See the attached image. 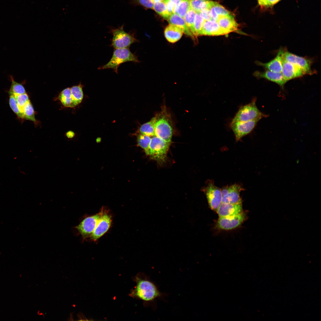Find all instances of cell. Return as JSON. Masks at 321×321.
<instances>
[{"instance_id":"1","label":"cell","mask_w":321,"mask_h":321,"mask_svg":"<svg viewBox=\"0 0 321 321\" xmlns=\"http://www.w3.org/2000/svg\"><path fill=\"white\" fill-rule=\"evenodd\" d=\"M155 136L171 143L173 128L171 117L164 107L155 117Z\"/></svg>"},{"instance_id":"2","label":"cell","mask_w":321,"mask_h":321,"mask_svg":"<svg viewBox=\"0 0 321 321\" xmlns=\"http://www.w3.org/2000/svg\"><path fill=\"white\" fill-rule=\"evenodd\" d=\"M114 49L109 61L105 64L99 67L98 69H111L118 73V68L122 64L127 62L135 63L140 62L137 56L131 52L129 48Z\"/></svg>"},{"instance_id":"3","label":"cell","mask_w":321,"mask_h":321,"mask_svg":"<svg viewBox=\"0 0 321 321\" xmlns=\"http://www.w3.org/2000/svg\"><path fill=\"white\" fill-rule=\"evenodd\" d=\"M137 284L133 294L145 301H151L161 297L162 293L156 286L147 279L136 278Z\"/></svg>"},{"instance_id":"4","label":"cell","mask_w":321,"mask_h":321,"mask_svg":"<svg viewBox=\"0 0 321 321\" xmlns=\"http://www.w3.org/2000/svg\"><path fill=\"white\" fill-rule=\"evenodd\" d=\"M124 26L123 25L110 29L109 32L113 35L110 46L114 48H129L131 44L139 42L133 33L125 31Z\"/></svg>"},{"instance_id":"5","label":"cell","mask_w":321,"mask_h":321,"mask_svg":"<svg viewBox=\"0 0 321 321\" xmlns=\"http://www.w3.org/2000/svg\"><path fill=\"white\" fill-rule=\"evenodd\" d=\"M151 138L148 149V155L160 164L164 163L171 143L155 136Z\"/></svg>"},{"instance_id":"6","label":"cell","mask_w":321,"mask_h":321,"mask_svg":"<svg viewBox=\"0 0 321 321\" xmlns=\"http://www.w3.org/2000/svg\"><path fill=\"white\" fill-rule=\"evenodd\" d=\"M255 98L249 103L241 107L231 122H245L256 119H261L266 117L258 108L256 105Z\"/></svg>"},{"instance_id":"7","label":"cell","mask_w":321,"mask_h":321,"mask_svg":"<svg viewBox=\"0 0 321 321\" xmlns=\"http://www.w3.org/2000/svg\"><path fill=\"white\" fill-rule=\"evenodd\" d=\"M104 210L103 207H102L99 212L94 215L86 217L75 227L76 229L84 239L90 237Z\"/></svg>"},{"instance_id":"8","label":"cell","mask_w":321,"mask_h":321,"mask_svg":"<svg viewBox=\"0 0 321 321\" xmlns=\"http://www.w3.org/2000/svg\"><path fill=\"white\" fill-rule=\"evenodd\" d=\"M260 119H256L245 122H231L230 127L235 136L237 141L251 133Z\"/></svg>"},{"instance_id":"9","label":"cell","mask_w":321,"mask_h":321,"mask_svg":"<svg viewBox=\"0 0 321 321\" xmlns=\"http://www.w3.org/2000/svg\"><path fill=\"white\" fill-rule=\"evenodd\" d=\"M282 58L299 67L306 75L314 73L311 68V59L297 55L286 50L283 55Z\"/></svg>"},{"instance_id":"10","label":"cell","mask_w":321,"mask_h":321,"mask_svg":"<svg viewBox=\"0 0 321 321\" xmlns=\"http://www.w3.org/2000/svg\"><path fill=\"white\" fill-rule=\"evenodd\" d=\"M112 222L111 216L105 210L100 216L90 238L94 241L103 235L110 228Z\"/></svg>"},{"instance_id":"11","label":"cell","mask_w":321,"mask_h":321,"mask_svg":"<svg viewBox=\"0 0 321 321\" xmlns=\"http://www.w3.org/2000/svg\"><path fill=\"white\" fill-rule=\"evenodd\" d=\"M242 190V188L236 184L224 188L221 190L222 202L232 204L242 203L240 193Z\"/></svg>"},{"instance_id":"12","label":"cell","mask_w":321,"mask_h":321,"mask_svg":"<svg viewBox=\"0 0 321 321\" xmlns=\"http://www.w3.org/2000/svg\"><path fill=\"white\" fill-rule=\"evenodd\" d=\"M245 218V214L242 212L235 215L219 217L217 222V226L222 229H232L240 225L244 220Z\"/></svg>"},{"instance_id":"13","label":"cell","mask_w":321,"mask_h":321,"mask_svg":"<svg viewBox=\"0 0 321 321\" xmlns=\"http://www.w3.org/2000/svg\"><path fill=\"white\" fill-rule=\"evenodd\" d=\"M205 193L210 207L217 211L222 202L221 190L211 183L206 188Z\"/></svg>"},{"instance_id":"14","label":"cell","mask_w":321,"mask_h":321,"mask_svg":"<svg viewBox=\"0 0 321 321\" xmlns=\"http://www.w3.org/2000/svg\"><path fill=\"white\" fill-rule=\"evenodd\" d=\"M281 73L287 82L306 75L299 67L283 58Z\"/></svg>"},{"instance_id":"15","label":"cell","mask_w":321,"mask_h":321,"mask_svg":"<svg viewBox=\"0 0 321 321\" xmlns=\"http://www.w3.org/2000/svg\"><path fill=\"white\" fill-rule=\"evenodd\" d=\"M228 34L221 27L217 21L212 20L204 21L200 35L218 36Z\"/></svg>"},{"instance_id":"16","label":"cell","mask_w":321,"mask_h":321,"mask_svg":"<svg viewBox=\"0 0 321 321\" xmlns=\"http://www.w3.org/2000/svg\"><path fill=\"white\" fill-rule=\"evenodd\" d=\"M285 50L280 48L276 57L269 62L263 63L256 62L257 65L262 66L267 70L276 73H281L282 69V56Z\"/></svg>"},{"instance_id":"17","label":"cell","mask_w":321,"mask_h":321,"mask_svg":"<svg viewBox=\"0 0 321 321\" xmlns=\"http://www.w3.org/2000/svg\"><path fill=\"white\" fill-rule=\"evenodd\" d=\"M242 203L235 204L222 202L217 210L219 217L233 215L242 212Z\"/></svg>"},{"instance_id":"18","label":"cell","mask_w":321,"mask_h":321,"mask_svg":"<svg viewBox=\"0 0 321 321\" xmlns=\"http://www.w3.org/2000/svg\"><path fill=\"white\" fill-rule=\"evenodd\" d=\"M254 75L257 77L264 78L269 81L274 82L282 88L287 82L282 73H276L268 70L263 72L257 71L254 73Z\"/></svg>"},{"instance_id":"19","label":"cell","mask_w":321,"mask_h":321,"mask_svg":"<svg viewBox=\"0 0 321 321\" xmlns=\"http://www.w3.org/2000/svg\"><path fill=\"white\" fill-rule=\"evenodd\" d=\"M217 22L219 26L228 34L237 29L238 24L232 15L229 16H219Z\"/></svg>"},{"instance_id":"20","label":"cell","mask_w":321,"mask_h":321,"mask_svg":"<svg viewBox=\"0 0 321 321\" xmlns=\"http://www.w3.org/2000/svg\"><path fill=\"white\" fill-rule=\"evenodd\" d=\"M167 20L170 24L178 27L186 35L193 39H196L187 27L184 19L177 14L175 13L171 14Z\"/></svg>"},{"instance_id":"21","label":"cell","mask_w":321,"mask_h":321,"mask_svg":"<svg viewBox=\"0 0 321 321\" xmlns=\"http://www.w3.org/2000/svg\"><path fill=\"white\" fill-rule=\"evenodd\" d=\"M183 33L180 29L171 24L166 26L164 31L165 38L168 41L172 43H175L179 40Z\"/></svg>"},{"instance_id":"22","label":"cell","mask_w":321,"mask_h":321,"mask_svg":"<svg viewBox=\"0 0 321 321\" xmlns=\"http://www.w3.org/2000/svg\"><path fill=\"white\" fill-rule=\"evenodd\" d=\"M213 20L217 21L219 16L232 15L229 11L217 2L214 1L210 9Z\"/></svg>"},{"instance_id":"23","label":"cell","mask_w":321,"mask_h":321,"mask_svg":"<svg viewBox=\"0 0 321 321\" xmlns=\"http://www.w3.org/2000/svg\"><path fill=\"white\" fill-rule=\"evenodd\" d=\"M72 100L71 107H74L80 103L83 98V93L81 84L70 88Z\"/></svg>"},{"instance_id":"24","label":"cell","mask_w":321,"mask_h":321,"mask_svg":"<svg viewBox=\"0 0 321 321\" xmlns=\"http://www.w3.org/2000/svg\"><path fill=\"white\" fill-rule=\"evenodd\" d=\"M214 1L210 0H190L191 8L196 12L205 9H210Z\"/></svg>"},{"instance_id":"25","label":"cell","mask_w":321,"mask_h":321,"mask_svg":"<svg viewBox=\"0 0 321 321\" xmlns=\"http://www.w3.org/2000/svg\"><path fill=\"white\" fill-rule=\"evenodd\" d=\"M155 117H153L150 121L142 125L140 127L139 131L140 134L150 137L155 136Z\"/></svg>"},{"instance_id":"26","label":"cell","mask_w":321,"mask_h":321,"mask_svg":"<svg viewBox=\"0 0 321 321\" xmlns=\"http://www.w3.org/2000/svg\"><path fill=\"white\" fill-rule=\"evenodd\" d=\"M70 88H67L63 90L59 96V100L65 107H71L72 100Z\"/></svg>"},{"instance_id":"27","label":"cell","mask_w":321,"mask_h":321,"mask_svg":"<svg viewBox=\"0 0 321 321\" xmlns=\"http://www.w3.org/2000/svg\"><path fill=\"white\" fill-rule=\"evenodd\" d=\"M23 119L36 122L34 110L30 101L27 103L21 110Z\"/></svg>"},{"instance_id":"28","label":"cell","mask_w":321,"mask_h":321,"mask_svg":"<svg viewBox=\"0 0 321 321\" xmlns=\"http://www.w3.org/2000/svg\"><path fill=\"white\" fill-rule=\"evenodd\" d=\"M196 13L195 11L190 8L184 17L187 27L195 37L194 23Z\"/></svg>"},{"instance_id":"29","label":"cell","mask_w":321,"mask_h":321,"mask_svg":"<svg viewBox=\"0 0 321 321\" xmlns=\"http://www.w3.org/2000/svg\"><path fill=\"white\" fill-rule=\"evenodd\" d=\"M151 140V137L140 134L137 138L138 145L142 148L147 155H148V149Z\"/></svg>"},{"instance_id":"30","label":"cell","mask_w":321,"mask_h":321,"mask_svg":"<svg viewBox=\"0 0 321 321\" xmlns=\"http://www.w3.org/2000/svg\"><path fill=\"white\" fill-rule=\"evenodd\" d=\"M153 9L159 15L167 20L171 15L167 10L164 1H160L154 4Z\"/></svg>"},{"instance_id":"31","label":"cell","mask_w":321,"mask_h":321,"mask_svg":"<svg viewBox=\"0 0 321 321\" xmlns=\"http://www.w3.org/2000/svg\"><path fill=\"white\" fill-rule=\"evenodd\" d=\"M11 79L12 83L9 94L15 95L26 93L24 87L21 84L15 81L12 77Z\"/></svg>"},{"instance_id":"32","label":"cell","mask_w":321,"mask_h":321,"mask_svg":"<svg viewBox=\"0 0 321 321\" xmlns=\"http://www.w3.org/2000/svg\"><path fill=\"white\" fill-rule=\"evenodd\" d=\"M190 0H182L178 4L175 13L183 18L191 8Z\"/></svg>"},{"instance_id":"33","label":"cell","mask_w":321,"mask_h":321,"mask_svg":"<svg viewBox=\"0 0 321 321\" xmlns=\"http://www.w3.org/2000/svg\"><path fill=\"white\" fill-rule=\"evenodd\" d=\"M9 103L13 111L20 118L23 119L22 112L19 107L14 96L9 94Z\"/></svg>"},{"instance_id":"34","label":"cell","mask_w":321,"mask_h":321,"mask_svg":"<svg viewBox=\"0 0 321 321\" xmlns=\"http://www.w3.org/2000/svg\"><path fill=\"white\" fill-rule=\"evenodd\" d=\"M204 21V20L200 16L199 13L196 12L194 23V35L196 38L197 36L200 35Z\"/></svg>"},{"instance_id":"35","label":"cell","mask_w":321,"mask_h":321,"mask_svg":"<svg viewBox=\"0 0 321 321\" xmlns=\"http://www.w3.org/2000/svg\"><path fill=\"white\" fill-rule=\"evenodd\" d=\"M130 3L134 6L140 5L146 8H153L154 3L151 0H130Z\"/></svg>"},{"instance_id":"36","label":"cell","mask_w":321,"mask_h":321,"mask_svg":"<svg viewBox=\"0 0 321 321\" xmlns=\"http://www.w3.org/2000/svg\"><path fill=\"white\" fill-rule=\"evenodd\" d=\"M14 96L21 111V110L24 106L30 101L29 96L26 93Z\"/></svg>"},{"instance_id":"37","label":"cell","mask_w":321,"mask_h":321,"mask_svg":"<svg viewBox=\"0 0 321 321\" xmlns=\"http://www.w3.org/2000/svg\"><path fill=\"white\" fill-rule=\"evenodd\" d=\"M198 13L204 21H208L213 20L210 9H204Z\"/></svg>"},{"instance_id":"38","label":"cell","mask_w":321,"mask_h":321,"mask_svg":"<svg viewBox=\"0 0 321 321\" xmlns=\"http://www.w3.org/2000/svg\"><path fill=\"white\" fill-rule=\"evenodd\" d=\"M167 10L171 15L173 13H175L176 7L175 4L170 0H164Z\"/></svg>"},{"instance_id":"39","label":"cell","mask_w":321,"mask_h":321,"mask_svg":"<svg viewBox=\"0 0 321 321\" xmlns=\"http://www.w3.org/2000/svg\"><path fill=\"white\" fill-rule=\"evenodd\" d=\"M280 0H263L259 4L262 6L268 7L275 4Z\"/></svg>"},{"instance_id":"40","label":"cell","mask_w":321,"mask_h":321,"mask_svg":"<svg viewBox=\"0 0 321 321\" xmlns=\"http://www.w3.org/2000/svg\"><path fill=\"white\" fill-rule=\"evenodd\" d=\"M66 136L69 139H72L74 136V133L71 131H68L66 133Z\"/></svg>"},{"instance_id":"41","label":"cell","mask_w":321,"mask_h":321,"mask_svg":"<svg viewBox=\"0 0 321 321\" xmlns=\"http://www.w3.org/2000/svg\"><path fill=\"white\" fill-rule=\"evenodd\" d=\"M175 5L176 7V10L177 7L179 3L182 0H170Z\"/></svg>"},{"instance_id":"42","label":"cell","mask_w":321,"mask_h":321,"mask_svg":"<svg viewBox=\"0 0 321 321\" xmlns=\"http://www.w3.org/2000/svg\"><path fill=\"white\" fill-rule=\"evenodd\" d=\"M73 314V312H72L70 314V317L69 318V320H70V321L71 320V321H72V320H74Z\"/></svg>"},{"instance_id":"43","label":"cell","mask_w":321,"mask_h":321,"mask_svg":"<svg viewBox=\"0 0 321 321\" xmlns=\"http://www.w3.org/2000/svg\"><path fill=\"white\" fill-rule=\"evenodd\" d=\"M164 0H151L152 1L154 4L160 1H164Z\"/></svg>"},{"instance_id":"44","label":"cell","mask_w":321,"mask_h":321,"mask_svg":"<svg viewBox=\"0 0 321 321\" xmlns=\"http://www.w3.org/2000/svg\"><path fill=\"white\" fill-rule=\"evenodd\" d=\"M37 314L39 315L42 316L43 317H44V314L40 311H38L37 312Z\"/></svg>"},{"instance_id":"45","label":"cell","mask_w":321,"mask_h":321,"mask_svg":"<svg viewBox=\"0 0 321 321\" xmlns=\"http://www.w3.org/2000/svg\"><path fill=\"white\" fill-rule=\"evenodd\" d=\"M262 0H258V3H260V2H261V1H262Z\"/></svg>"}]
</instances>
